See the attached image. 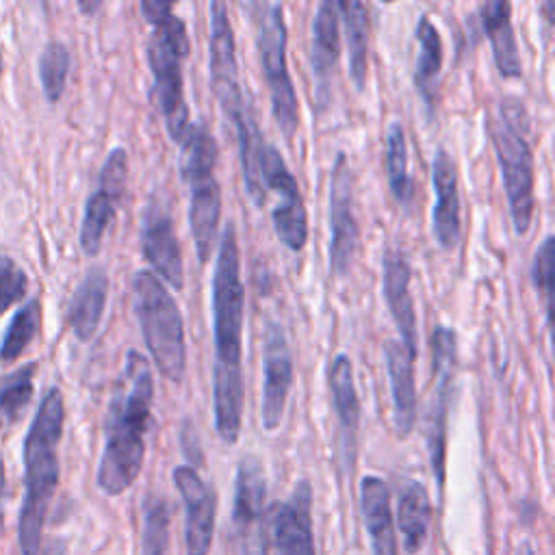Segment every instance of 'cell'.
Segmentation results:
<instances>
[{"mask_svg":"<svg viewBox=\"0 0 555 555\" xmlns=\"http://www.w3.org/2000/svg\"><path fill=\"white\" fill-rule=\"evenodd\" d=\"M386 171H388V184L390 191L397 199V204L403 210L412 208L414 202V182L408 169V141H405V130L399 119L388 124L386 130Z\"/></svg>","mask_w":555,"mask_h":555,"instance_id":"1f68e13d","label":"cell"},{"mask_svg":"<svg viewBox=\"0 0 555 555\" xmlns=\"http://www.w3.org/2000/svg\"><path fill=\"white\" fill-rule=\"evenodd\" d=\"M260 178L264 189H271L280 199L271 210L275 236L291 251H301L308 243V212L297 184L275 145L264 143L260 156Z\"/></svg>","mask_w":555,"mask_h":555,"instance_id":"30bf717a","label":"cell"},{"mask_svg":"<svg viewBox=\"0 0 555 555\" xmlns=\"http://www.w3.org/2000/svg\"><path fill=\"white\" fill-rule=\"evenodd\" d=\"M501 178L509 204L514 232L518 236L529 232L535 195H533V152L527 141L529 119L518 98H503L499 102V115L488 124Z\"/></svg>","mask_w":555,"mask_h":555,"instance_id":"52a82bcc","label":"cell"},{"mask_svg":"<svg viewBox=\"0 0 555 555\" xmlns=\"http://www.w3.org/2000/svg\"><path fill=\"white\" fill-rule=\"evenodd\" d=\"M139 9L152 28L147 41V63L154 78L158 108L163 113L169 139L180 145L189 128V106L182 76V65L191 52L186 26L173 13L171 2L143 0Z\"/></svg>","mask_w":555,"mask_h":555,"instance_id":"277c9868","label":"cell"},{"mask_svg":"<svg viewBox=\"0 0 555 555\" xmlns=\"http://www.w3.org/2000/svg\"><path fill=\"white\" fill-rule=\"evenodd\" d=\"M141 555H167L169 551V505L160 496H147L143 505Z\"/></svg>","mask_w":555,"mask_h":555,"instance_id":"e575fe53","label":"cell"},{"mask_svg":"<svg viewBox=\"0 0 555 555\" xmlns=\"http://www.w3.org/2000/svg\"><path fill=\"white\" fill-rule=\"evenodd\" d=\"M412 267L401 247L388 245L382 256V293L390 310V317L399 330V340L418 351V332H416V310L410 293Z\"/></svg>","mask_w":555,"mask_h":555,"instance_id":"2e32d148","label":"cell"},{"mask_svg":"<svg viewBox=\"0 0 555 555\" xmlns=\"http://www.w3.org/2000/svg\"><path fill=\"white\" fill-rule=\"evenodd\" d=\"M340 56V7L338 0H323L312 17L310 67L317 91V106L330 102V85Z\"/></svg>","mask_w":555,"mask_h":555,"instance_id":"d6986e66","label":"cell"},{"mask_svg":"<svg viewBox=\"0 0 555 555\" xmlns=\"http://www.w3.org/2000/svg\"><path fill=\"white\" fill-rule=\"evenodd\" d=\"M124 193L98 184V189L87 197L82 223H80V249L85 256L95 258L102 249L104 234L108 225L115 221L117 204Z\"/></svg>","mask_w":555,"mask_h":555,"instance_id":"f546056e","label":"cell"},{"mask_svg":"<svg viewBox=\"0 0 555 555\" xmlns=\"http://www.w3.org/2000/svg\"><path fill=\"white\" fill-rule=\"evenodd\" d=\"M293 353L278 321H267L262 340V405L260 423L264 431H275L293 388Z\"/></svg>","mask_w":555,"mask_h":555,"instance_id":"5bb4252c","label":"cell"},{"mask_svg":"<svg viewBox=\"0 0 555 555\" xmlns=\"http://www.w3.org/2000/svg\"><path fill=\"white\" fill-rule=\"evenodd\" d=\"M256 24V43L271 95L273 119L286 141H291L299 126L297 93L286 65V22L280 2H251Z\"/></svg>","mask_w":555,"mask_h":555,"instance_id":"ba28073f","label":"cell"},{"mask_svg":"<svg viewBox=\"0 0 555 555\" xmlns=\"http://www.w3.org/2000/svg\"><path fill=\"white\" fill-rule=\"evenodd\" d=\"M516 555H535V553H533V548H531V546L525 542V544H522V546L516 551Z\"/></svg>","mask_w":555,"mask_h":555,"instance_id":"60d3db41","label":"cell"},{"mask_svg":"<svg viewBox=\"0 0 555 555\" xmlns=\"http://www.w3.org/2000/svg\"><path fill=\"white\" fill-rule=\"evenodd\" d=\"M479 20L488 35L492 59L501 78H520L522 63H520L518 43L512 26V4L505 0L483 2L479 7Z\"/></svg>","mask_w":555,"mask_h":555,"instance_id":"cb8c5ba5","label":"cell"},{"mask_svg":"<svg viewBox=\"0 0 555 555\" xmlns=\"http://www.w3.org/2000/svg\"><path fill=\"white\" fill-rule=\"evenodd\" d=\"M340 17L345 22L347 33V63L349 76L358 91L366 85V69H369V35H371V17L369 7L360 0L338 2Z\"/></svg>","mask_w":555,"mask_h":555,"instance_id":"f1b7e54d","label":"cell"},{"mask_svg":"<svg viewBox=\"0 0 555 555\" xmlns=\"http://www.w3.org/2000/svg\"><path fill=\"white\" fill-rule=\"evenodd\" d=\"M360 509L371 538L373 555H399L390 492L382 477L364 475L360 481Z\"/></svg>","mask_w":555,"mask_h":555,"instance_id":"603a6c76","label":"cell"},{"mask_svg":"<svg viewBox=\"0 0 555 555\" xmlns=\"http://www.w3.org/2000/svg\"><path fill=\"white\" fill-rule=\"evenodd\" d=\"M431 184L436 193V202L431 208V234L440 245V249L449 251L460 241L462 221H460L457 169L451 154L444 147H438L434 154Z\"/></svg>","mask_w":555,"mask_h":555,"instance_id":"ac0fdd59","label":"cell"},{"mask_svg":"<svg viewBox=\"0 0 555 555\" xmlns=\"http://www.w3.org/2000/svg\"><path fill=\"white\" fill-rule=\"evenodd\" d=\"M267 494V477L256 455H243L236 468L232 522L241 535H247L262 516Z\"/></svg>","mask_w":555,"mask_h":555,"instance_id":"484cf974","label":"cell"},{"mask_svg":"<svg viewBox=\"0 0 555 555\" xmlns=\"http://www.w3.org/2000/svg\"><path fill=\"white\" fill-rule=\"evenodd\" d=\"M65 425V399L59 386H50L39 401L24 440V503L20 512L22 555L41 551L46 516L59 483V442Z\"/></svg>","mask_w":555,"mask_h":555,"instance_id":"3957f363","label":"cell"},{"mask_svg":"<svg viewBox=\"0 0 555 555\" xmlns=\"http://www.w3.org/2000/svg\"><path fill=\"white\" fill-rule=\"evenodd\" d=\"M330 271L336 278L349 273L358 245L360 225L356 219L353 173L345 152H338L330 171Z\"/></svg>","mask_w":555,"mask_h":555,"instance_id":"7c38bea8","label":"cell"},{"mask_svg":"<svg viewBox=\"0 0 555 555\" xmlns=\"http://www.w3.org/2000/svg\"><path fill=\"white\" fill-rule=\"evenodd\" d=\"M41 299L30 297L11 319L0 340V364H13L39 336L41 330Z\"/></svg>","mask_w":555,"mask_h":555,"instance_id":"d6a6232c","label":"cell"},{"mask_svg":"<svg viewBox=\"0 0 555 555\" xmlns=\"http://www.w3.org/2000/svg\"><path fill=\"white\" fill-rule=\"evenodd\" d=\"M182 180L189 186V223L199 264H206L215 247L221 221V189L217 182V141L204 121L189 124L180 143Z\"/></svg>","mask_w":555,"mask_h":555,"instance_id":"8992f818","label":"cell"},{"mask_svg":"<svg viewBox=\"0 0 555 555\" xmlns=\"http://www.w3.org/2000/svg\"><path fill=\"white\" fill-rule=\"evenodd\" d=\"M108 299V275L102 267H91L76 286L67 306V325L76 340L89 343L102 323Z\"/></svg>","mask_w":555,"mask_h":555,"instance_id":"7402d4cb","label":"cell"},{"mask_svg":"<svg viewBox=\"0 0 555 555\" xmlns=\"http://www.w3.org/2000/svg\"><path fill=\"white\" fill-rule=\"evenodd\" d=\"M210 59H208V72H210V87L215 98L219 100V106L223 115L230 119V124L236 128V124L243 117V111L247 106L236 63V46H234V28L230 22V11L225 2H210Z\"/></svg>","mask_w":555,"mask_h":555,"instance_id":"8fae6325","label":"cell"},{"mask_svg":"<svg viewBox=\"0 0 555 555\" xmlns=\"http://www.w3.org/2000/svg\"><path fill=\"white\" fill-rule=\"evenodd\" d=\"M416 356L418 351L405 347L401 340H386L384 345V362L392 392V416L399 438H408L416 425Z\"/></svg>","mask_w":555,"mask_h":555,"instance_id":"ffe728a7","label":"cell"},{"mask_svg":"<svg viewBox=\"0 0 555 555\" xmlns=\"http://www.w3.org/2000/svg\"><path fill=\"white\" fill-rule=\"evenodd\" d=\"M238 134V150H241V169H243V182L249 199L256 208H262L267 204V189L260 178V156L264 147L262 130L258 126L256 108L254 104H247L243 111L241 121L236 124Z\"/></svg>","mask_w":555,"mask_h":555,"instance_id":"83f0119b","label":"cell"},{"mask_svg":"<svg viewBox=\"0 0 555 555\" xmlns=\"http://www.w3.org/2000/svg\"><path fill=\"white\" fill-rule=\"evenodd\" d=\"M553 247H555V238L553 234H546L540 247L535 249L533 262H531V282L544 301V314H546L548 327L553 321Z\"/></svg>","mask_w":555,"mask_h":555,"instance_id":"d590c367","label":"cell"},{"mask_svg":"<svg viewBox=\"0 0 555 555\" xmlns=\"http://www.w3.org/2000/svg\"><path fill=\"white\" fill-rule=\"evenodd\" d=\"M273 542L280 555H317L312 538V486L299 479L291 496L275 505Z\"/></svg>","mask_w":555,"mask_h":555,"instance_id":"e0dca14e","label":"cell"},{"mask_svg":"<svg viewBox=\"0 0 555 555\" xmlns=\"http://www.w3.org/2000/svg\"><path fill=\"white\" fill-rule=\"evenodd\" d=\"M431 522L429 492L421 481L401 479L397 486V525L408 553L423 548Z\"/></svg>","mask_w":555,"mask_h":555,"instance_id":"4316f807","label":"cell"},{"mask_svg":"<svg viewBox=\"0 0 555 555\" xmlns=\"http://www.w3.org/2000/svg\"><path fill=\"white\" fill-rule=\"evenodd\" d=\"M37 555H63V544L59 542H50V546H46L43 551H39Z\"/></svg>","mask_w":555,"mask_h":555,"instance_id":"f35d334b","label":"cell"},{"mask_svg":"<svg viewBox=\"0 0 555 555\" xmlns=\"http://www.w3.org/2000/svg\"><path fill=\"white\" fill-rule=\"evenodd\" d=\"M37 362H26L0 382V431H11L35 397Z\"/></svg>","mask_w":555,"mask_h":555,"instance_id":"4dcf8cb0","label":"cell"},{"mask_svg":"<svg viewBox=\"0 0 555 555\" xmlns=\"http://www.w3.org/2000/svg\"><path fill=\"white\" fill-rule=\"evenodd\" d=\"M245 291L241 280V251L234 223H225L221 232L215 273H212V334H215V369H212V410L215 427L223 442L234 444L241 434V416L245 401L243 384V319Z\"/></svg>","mask_w":555,"mask_h":555,"instance_id":"6da1fadb","label":"cell"},{"mask_svg":"<svg viewBox=\"0 0 555 555\" xmlns=\"http://www.w3.org/2000/svg\"><path fill=\"white\" fill-rule=\"evenodd\" d=\"M141 251L150 262V271L158 275V280L167 282L176 291L184 286V264L182 251L176 236V223L171 219V210L160 195H152L150 204L143 210L141 219Z\"/></svg>","mask_w":555,"mask_h":555,"instance_id":"4fadbf2b","label":"cell"},{"mask_svg":"<svg viewBox=\"0 0 555 555\" xmlns=\"http://www.w3.org/2000/svg\"><path fill=\"white\" fill-rule=\"evenodd\" d=\"M0 72H2V59H0Z\"/></svg>","mask_w":555,"mask_h":555,"instance_id":"b9f144b4","label":"cell"},{"mask_svg":"<svg viewBox=\"0 0 555 555\" xmlns=\"http://www.w3.org/2000/svg\"><path fill=\"white\" fill-rule=\"evenodd\" d=\"M416 37V65H414V87L423 98L429 115L438 104V85L442 72V37L438 26L431 22L427 13H423L414 28Z\"/></svg>","mask_w":555,"mask_h":555,"instance_id":"d4e9b609","label":"cell"},{"mask_svg":"<svg viewBox=\"0 0 555 555\" xmlns=\"http://www.w3.org/2000/svg\"><path fill=\"white\" fill-rule=\"evenodd\" d=\"M173 483L184 503V546L186 555H208L215 535L217 496L199 477L195 466L173 468Z\"/></svg>","mask_w":555,"mask_h":555,"instance_id":"9a60e30c","label":"cell"},{"mask_svg":"<svg viewBox=\"0 0 555 555\" xmlns=\"http://www.w3.org/2000/svg\"><path fill=\"white\" fill-rule=\"evenodd\" d=\"M431 347V399L425 414V440L429 464L438 483V490L444 486V449H447V414L451 405L453 377L457 364V336L453 327L436 325L429 334Z\"/></svg>","mask_w":555,"mask_h":555,"instance_id":"9c48e42d","label":"cell"},{"mask_svg":"<svg viewBox=\"0 0 555 555\" xmlns=\"http://www.w3.org/2000/svg\"><path fill=\"white\" fill-rule=\"evenodd\" d=\"M69 65H72V54L65 43L48 41L43 46L39 54V80H41V91L50 104L61 100L67 85Z\"/></svg>","mask_w":555,"mask_h":555,"instance_id":"836d02e7","label":"cell"},{"mask_svg":"<svg viewBox=\"0 0 555 555\" xmlns=\"http://www.w3.org/2000/svg\"><path fill=\"white\" fill-rule=\"evenodd\" d=\"M4 501H7V473H4V457L0 451V535L4 527Z\"/></svg>","mask_w":555,"mask_h":555,"instance_id":"74e56055","label":"cell"},{"mask_svg":"<svg viewBox=\"0 0 555 555\" xmlns=\"http://www.w3.org/2000/svg\"><path fill=\"white\" fill-rule=\"evenodd\" d=\"M132 310L158 373L180 384L186 371L184 319L173 295L150 269H139L132 278Z\"/></svg>","mask_w":555,"mask_h":555,"instance_id":"5b68a950","label":"cell"},{"mask_svg":"<svg viewBox=\"0 0 555 555\" xmlns=\"http://www.w3.org/2000/svg\"><path fill=\"white\" fill-rule=\"evenodd\" d=\"M327 388L332 395V405L338 416L343 451L349 457V462H353L356 436L360 427V399L356 390L353 364L347 353H336L327 364Z\"/></svg>","mask_w":555,"mask_h":555,"instance_id":"44dd1931","label":"cell"},{"mask_svg":"<svg viewBox=\"0 0 555 555\" xmlns=\"http://www.w3.org/2000/svg\"><path fill=\"white\" fill-rule=\"evenodd\" d=\"M154 375L147 358L137 349L126 353V366L115 384L104 418V449L98 466V488L117 496L141 473L145 436L152 423Z\"/></svg>","mask_w":555,"mask_h":555,"instance_id":"7a4b0ae2","label":"cell"},{"mask_svg":"<svg viewBox=\"0 0 555 555\" xmlns=\"http://www.w3.org/2000/svg\"><path fill=\"white\" fill-rule=\"evenodd\" d=\"M28 275L9 256H0V317L20 299L26 297Z\"/></svg>","mask_w":555,"mask_h":555,"instance_id":"8d00e7d4","label":"cell"},{"mask_svg":"<svg viewBox=\"0 0 555 555\" xmlns=\"http://www.w3.org/2000/svg\"><path fill=\"white\" fill-rule=\"evenodd\" d=\"M102 7V2H78V9L82 11V13H93V11H98Z\"/></svg>","mask_w":555,"mask_h":555,"instance_id":"ab89813d","label":"cell"}]
</instances>
